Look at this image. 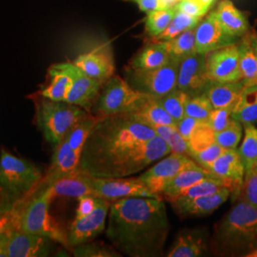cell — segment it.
<instances>
[{"label":"cell","instance_id":"1","mask_svg":"<svg viewBox=\"0 0 257 257\" xmlns=\"http://www.w3.org/2000/svg\"><path fill=\"white\" fill-rule=\"evenodd\" d=\"M172 151L156 132L132 112L100 117L87 139L78 170L100 178L127 177Z\"/></svg>","mask_w":257,"mask_h":257},{"label":"cell","instance_id":"2","mask_svg":"<svg viewBox=\"0 0 257 257\" xmlns=\"http://www.w3.org/2000/svg\"><path fill=\"white\" fill-rule=\"evenodd\" d=\"M170 230L163 198L130 197L110 203L106 236L120 253L162 256Z\"/></svg>","mask_w":257,"mask_h":257},{"label":"cell","instance_id":"3","mask_svg":"<svg viewBox=\"0 0 257 257\" xmlns=\"http://www.w3.org/2000/svg\"><path fill=\"white\" fill-rule=\"evenodd\" d=\"M257 248V207L237 199L213 228L211 251L219 256H247Z\"/></svg>","mask_w":257,"mask_h":257},{"label":"cell","instance_id":"4","mask_svg":"<svg viewBox=\"0 0 257 257\" xmlns=\"http://www.w3.org/2000/svg\"><path fill=\"white\" fill-rule=\"evenodd\" d=\"M54 198L50 187L37 189L27 194L20 218V230L35 233L59 243L65 248H72L68 231L50 214L49 207Z\"/></svg>","mask_w":257,"mask_h":257},{"label":"cell","instance_id":"5","mask_svg":"<svg viewBox=\"0 0 257 257\" xmlns=\"http://www.w3.org/2000/svg\"><path fill=\"white\" fill-rule=\"evenodd\" d=\"M39 96L35 99L37 126L44 138L55 145L63 140L80 120L91 113L71 103L54 101L40 94Z\"/></svg>","mask_w":257,"mask_h":257},{"label":"cell","instance_id":"6","mask_svg":"<svg viewBox=\"0 0 257 257\" xmlns=\"http://www.w3.org/2000/svg\"><path fill=\"white\" fill-rule=\"evenodd\" d=\"M151 96L134 89L126 79L112 75L103 83L99 95L92 106L94 115L104 117L139 110Z\"/></svg>","mask_w":257,"mask_h":257},{"label":"cell","instance_id":"7","mask_svg":"<svg viewBox=\"0 0 257 257\" xmlns=\"http://www.w3.org/2000/svg\"><path fill=\"white\" fill-rule=\"evenodd\" d=\"M180 61L175 59L153 70L126 69V80L137 91L153 97H161L177 89V73Z\"/></svg>","mask_w":257,"mask_h":257},{"label":"cell","instance_id":"8","mask_svg":"<svg viewBox=\"0 0 257 257\" xmlns=\"http://www.w3.org/2000/svg\"><path fill=\"white\" fill-rule=\"evenodd\" d=\"M42 178L41 171L34 163L1 151L0 180L20 196L34 192Z\"/></svg>","mask_w":257,"mask_h":257},{"label":"cell","instance_id":"9","mask_svg":"<svg viewBox=\"0 0 257 257\" xmlns=\"http://www.w3.org/2000/svg\"><path fill=\"white\" fill-rule=\"evenodd\" d=\"M93 195L113 202L130 197H151L161 199L162 196L153 193L139 177L100 178L92 176Z\"/></svg>","mask_w":257,"mask_h":257},{"label":"cell","instance_id":"10","mask_svg":"<svg viewBox=\"0 0 257 257\" xmlns=\"http://www.w3.org/2000/svg\"><path fill=\"white\" fill-rule=\"evenodd\" d=\"M197 165L190 156L171 153L154 163L138 177L153 192L161 195L167 184L185 169Z\"/></svg>","mask_w":257,"mask_h":257},{"label":"cell","instance_id":"11","mask_svg":"<svg viewBox=\"0 0 257 257\" xmlns=\"http://www.w3.org/2000/svg\"><path fill=\"white\" fill-rule=\"evenodd\" d=\"M211 83L206 70V55L193 53L180 61L177 89L189 96H196L207 92Z\"/></svg>","mask_w":257,"mask_h":257},{"label":"cell","instance_id":"12","mask_svg":"<svg viewBox=\"0 0 257 257\" xmlns=\"http://www.w3.org/2000/svg\"><path fill=\"white\" fill-rule=\"evenodd\" d=\"M237 43L206 55V70L212 82H236L242 80Z\"/></svg>","mask_w":257,"mask_h":257},{"label":"cell","instance_id":"13","mask_svg":"<svg viewBox=\"0 0 257 257\" xmlns=\"http://www.w3.org/2000/svg\"><path fill=\"white\" fill-rule=\"evenodd\" d=\"M110 203L97 197L96 207L90 214L80 219H74L68 230L71 248L89 242L104 231Z\"/></svg>","mask_w":257,"mask_h":257},{"label":"cell","instance_id":"14","mask_svg":"<svg viewBox=\"0 0 257 257\" xmlns=\"http://www.w3.org/2000/svg\"><path fill=\"white\" fill-rule=\"evenodd\" d=\"M230 191L233 201L238 199L245 178V167L236 150H225L208 169Z\"/></svg>","mask_w":257,"mask_h":257},{"label":"cell","instance_id":"15","mask_svg":"<svg viewBox=\"0 0 257 257\" xmlns=\"http://www.w3.org/2000/svg\"><path fill=\"white\" fill-rule=\"evenodd\" d=\"M238 37L228 34L215 18L213 12L203 18L195 28L196 52L207 55L215 50L236 44Z\"/></svg>","mask_w":257,"mask_h":257},{"label":"cell","instance_id":"16","mask_svg":"<svg viewBox=\"0 0 257 257\" xmlns=\"http://www.w3.org/2000/svg\"><path fill=\"white\" fill-rule=\"evenodd\" d=\"M66 66L72 77V87L66 102L79 106L91 112L92 106L99 95L103 83L83 73L74 63L66 62Z\"/></svg>","mask_w":257,"mask_h":257},{"label":"cell","instance_id":"17","mask_svg":"<svg viewBox=\"0 0 257 257\" xmlns=\"http://www.w3.org/2000/svg\"><path fill=\"white\" fill-rule=\"evenodd\" d=\"M51 240L24 230H11L7 240V257L48 256Z\"/></svg>","mask_w":257,"mask_h":257},{"label":"cell","instance_id":"18","mask_svg":"<svg viewBox=\"0 0 257 257\" xmlns=\"http://www.w3.org/2000/svg\"><path fill=\"white\" fill-rule=\"evenodd\" d=\"M211 238L205 228L184 229L179 231L169 250V257H198L209 255Z\"/></svg>","mask_w":257,"mask_h":257},{"label":"cell","instance_id":"19","mask_svg":"<svg viewBox=\"0 0 257 257\" xmlns=\"http://www.w3.org/2000/svg\"><path fill=\"white\" fill-rule=\"evenodd\" d=\"M74 64L83 73L99 82H106L114 74L112 54L108 48L96 49L79 55Z\"/></svg>","mask_w":257,"mask_h":257},{"label":"cell","instance_id":"20","mask_svg":"<svg viewBox=\"0 0 257 257\" xmlns=\"http://www.w3.org/2000/svg\"><path fill=\"white\" fill-rule=\"evenodd\" d=\"M230 197L228 188L221 189L216 193L200 196L186 201H171L170 204L174 211L181 217L205 216L216 211L222 204Z\"/></svg>","mask_w":257,"mask_h":257},{"label":"cell","instance_id":"21","mask_svg":"<svg viewBox=\"0 0 257 257\" xmlns=\"http://www.w3.org/2000/svg\"><path fill=\"white\" fill-rule=\"evenodd\" d=\"M213 14L221 27L233 37L241 38L250 30L247 14L237 9L230 0H222Z\"/></svg>","mask_w":257,"mask_h":257},{"label":"cell","instance_id":"22","mask_svg":"<svg viewBox=\"0 0 257 257\" xmlns=\"http://www.w3.org/2000/svg\"><path fill=\"white\" fill-rule=\"evenodd\" d=\"M71 87L72 77L66 63H58L49 68L46 83L38 93L54 101L66 102Z\"/></svg>","mask_w":257,"mask_h":257},{"label":"cell","instance_id":"23","mask_svg":"<svg viewBox=\"0 0 257 257\" xmlns=\"http://www.w3.org/2000/svg\"><path fill=\"white\" fill-rule=\"evenodd\" d=\"M171 56L165 41L148 39V42L131 60L128 68L135 70H153L169 63Z\"/></svg>","mask_w":257,"mask_h":257},{"label":"cell","instance_id":"24","mask_svg":"<svg viewBox=\"0 0 257 257\" xmlns=\"http://www.w3.org/2000/svg\"><path fill=\"white\" fill-rule=\"evenodd\" d=\"M53 196L76 198L84 195H93L92 176L77 170L72 175L57 179L50 186Z\"/></svg>","mask_w":257,"mask_h":257},{"label":"cell","instance_id":"25","mask_svg":"<svg viewBox=\"0 0 257 257\" xmlns=\"http://www.w3.org/2000/svg\"><path fill=\"white\" fill-rule=\"evenodd\" d=\"M210 177H215L210 171L204 169L201 166L195 165L187 168L175 176L166 185L161 193V196L167 201H171L183 192L184 190L193 186L201 180Z\"/></svg>","mask_w":257,"mask_h":257},{"label":"cell","instance_id":"26","mask_svg":"<svg viewBox=\"0 0 257 257\" xmlns=\"http://www.w3.org/2000/svg\"><path fill=\"white\" fill-rule=\"evenodd\" d=\"M244 88L245 85L242 80L236 82H212L205 94L213 109L234 107Z\"/></svg>","mask_w":257,"mask_h":257},{"label":"cell","instance_id":"27","mask_svg":"<svg viewBox=\"0 0 257 257\" xmlns=\"http://www.w3.org/2000/svg\"><path fill=\"white\" fill-rule=\"evenodd\" d=\"M231 117L241 124H254L257 122V85L245 87L235 103Z\"/></svg>","mask_w":257,"mask_h":257},{"label":"cell","instance_id":"28","mask_svg":"<svg viewBox=\"0 0 257 257\" xmlns=\"http://www.w3.org/2000/svg\"><path fill=\"white\" fill-rule=\"evenodd\" d=\"M237 45L242 82L245 87L255 86L257 85V57L250 44L248 33L239 39Z\"/></svg>","mask_w":257,"mask_h":257},{"label":"cell","instance_id":"29","mask_svg":"<svg viewBox=\"0 0 257 257\" xmlns=\"http://www.w3.org/2000/svg\"><path fill=\"white\" fill-rule=\"evenodd\" d=\"M132 113L136 118L151 128L156 126L176 127L175 120L164 110L156 97L153 96H151L139 110Z\"/></svg>","mask_w":257,"mask_h":257},{"label":"cell","instance_id":"30","mask_svg":"<svg viewBox=\"0 0 257 257\" xmlns=\"http://www.w3.org/2000/svg\"><path fill=\"white\" fill-rule=\"evenodd\" d=\"M237 152L246 172L255 168L257 164V128L254 124L244 125V138Z\"/></svg>","mask_w":257,"mask_h":257},{"label":"cell","instance_id":"31","mask_svg":"<svg viewBox=\"0 0 257 257\" xmlns=\"http://www.w3.org/2000/svg\"><path fill=\"white\" fill-rule=\"evenodd\" d=\"M165 43L171 58L181 61L186 56L197 53L195 48V28L185 31L174 39L165 41Z\"/></svg>","mask_w":257,"mask_h":257},{"label":"cell","instance_id":"32","mask_svg":"<svg viewBox=\"0 0 257 257\" xmlns=\"http://www.w3.org/2000/svg\"><path fill=\"white\" fill-rule=\"evenodd\" d=\"M99 119V116L92 115L90 113L88 116L80 120L66 136L70 147L78 155L81 156L84 145L89 138L92 128Z\"/></svg>","mask_w":257,"mask_h":257},{"label":"cell","instance_id":"33","mask_svg":"<svg viewBox=\"0 0 257 257\" xmlns=\"http://www.w3.org/2000/svg\"><path fill=\"white\" fill-rule=\"evenodd\" d=\"M177 12L176 6L169 9L155 10L147 13L145 33L148 39H154L161 35L172 22Z\"/></svg>","mask_w":257,"mask_h":257},{"label":"cell","instance_id":"34","mask_svg":"<svg viewBox=\"0 0 257 257\" xmlns=\"http://www.w3.org/2000/svg\"><path fill=\"white\" fill-rule=\"evenodd\" d=\"M201 18H195L189 16L187 14H184L182 12L177 11L175 14L172 22L169 24V26L166 28L165 31L159 35L158 37L151 39V40H157V41H169L174 39L175 37L179 36L185 31L194 29L199 24L201 21Z\"/></svg>","mask_w":257,"mask_h":257},{"label":"cell","instance_id":"35","mask_svg":"<svg viewBox=\"0 0 257 257\" xmlns=\"http://www.w3.org/2000/svg\"><path fill=\"white\" fill-rule=\"evenodd\" d=\"M227 188L220 179L216 177H210L201 180L197 183L193 184V186L189 187L188 189L184 190L183 192L179 193L175 199L171 201H186L191 200L200 196L208 195L211 193H216L220 191L221 189ZM169 201V202H171Z\"/></svg>","mask_w":257,"mask_h":257},{"label":"cell","instance_id":"36","mask_svg":"<svg viewBox=\"0 0 257 257\" xmlns=\"http://www.w3.org/2000/svg\"><path fill=\"white\" fill-rule=\"evenodd\" d=\"M156 136L162 138L172 153L180 154L191 157V150L188 141L180 135L176 127L174 126H156L153 127ZM192 158V157H191Z\"/></svg>","mask_w":257,"mask_h":257},{"label":"cell","instance_id":"37","mask_svg":"<svg viewBox=\"0 0 257 257\" xmlns=\"http://www.w3.org/2000/svg\"><path fill=\"white\" fill-rule=\"evenodd\" d=\"M188 97V94L179 89H175L156 99L176 123L185 116V104Z\"/></svg>","mask_w":257,"mask_h":257},{"label":"cell","instance_id":"38","mask_svg":"<svg viewBox=\"0 0 257 257\" xmlns=\"http://www.w3.org/2000/svg\"><path fill=\"white\" fill-rule=\"evenodd\" d=\"M243 124L232 118L227 128L214 134L215 143L225 150H236L243 137Z\"/></svg>","mask_w":257,"mask_h":257},{"label":"cell","instance_id":"39","mask_svg":"<svg viewBox=\"0 0 257 257\" xmlns=\"http://www.w3.org/2000/svg\"><path fill=\"white\" fill-rule=\"evenodd\" d=\"M212 110L211 102L205 93L189 96L185 104V115L202 122H207Z\"/></svg>","mask_w":257,"mask_h":257},{"label":"cell","instance_id":"40","mask_svg":"<svg viewBox=\"0 0 257 257\" xmlns=\"http://www.w3.org/2000/svg\"><path fill=\"white\" fill-rule=\"evenodd\" d=\"M74 256L77 257H119V251L98 242H86L73 248Z\"/></svg>","mask_w":257,"mask_h":257},{"label":"cell","instance_id":"41","mask_svg":"<svg viewBox=\"0 0 257 257\" xmlns=\"http://www.w3.org/2000/svg\"><path fill=\"white\" fill-rule=\"evenodd\" d=\"M214 134L215 133L211 130L207 122H201L193 132L192 137L188 140L190 150H191V157H192V154L194 152L200 151L204 148L208 147L211 144L215 143Z\"/></svg>","mask_w":257,"mask_h":257},{"label":"cell","instance_id":"42","mask_svg":"<svg viewBox=\"0 0 257 257\" xmlns=\"http://www.w3.org/2000/svg\"><path fill=\"white\" fill-rule=\"evenodd\" d=\"M27 200L26 196H23L21 201L12 211L0 213V235L7 233L11 230H20V218L23 207Z\"/></svg>","mask_w":257,"mask_h":257},{"label":"cell","instance_id":"43","mask_svg":"<svg viewBox=\"0 0 257 257\" xmlns=\"http://www.w3.org/2000/svg\"><path fill=\"white\" fill-rule=\"evenodd\" d=\"M238 199L257 207V169L252 168L245 174Z\"/></svg>","mask_w":257,"mask_h":257},{"label":"cell","instance_id":"44","mask_svg":"<svg viewBox=\"0 0 257 257\" xmlns=\"http://www.w3.org/2000/svg\"><path fill=\"white\" fill-rule=\"evenodd\" d=\"M224 151H225V149L220 147L216 143H213L200 151L193 153L192 158L198 165L208 170L210 168V166L222 155V153Z\"/></svg>","mask_w":257,"mask_h":257},{"label":"cell","instance_id":"45","mask_svg":"<svg viewBox=\"0 0 257 257\" xmlns=\"http://www.w3.org/2000/svg\"><path fill=\"white\" fill-rule=\"evenodd\" d=\"M232 109L233 107H226L211 110V114L207 120V123L214 133L221 132L222 130L227 128L230 125L232 120Z\"/></svg>","mask_w":257,"mask_h":257},{"label":"cell","instance_id":"46","mask_svg":"<svg viewBox=\"0 0 257 257\" xmlns=\"http://www.w3.org/2000/svg\"><path fill=\"white\" fill-rule=\"evenodd\" d=\"M22 196L14 192L0 180V213L12 211L21 201Z\"/></svg>","mask_w":257,"mask_h":257},{"label":"cell","instance_id":"47","mask_svg":"<svg viewBox=\"0 0 257 257\" xmlns=\"http://www.w3.org/2000/svg\"><path fill=\"white\" fill-rule=\"evenodd\" d=\"M177 11L182 12L189 16L203 19L209 10L206 9L199 0H180L176 4Z\"/></svg>","mask_w":257,"mask_h":257},{"label":"cell","instance_id":"48","mask_svg":"<svg viewBox=\"0 0 257 257\" xmlns=\"http://www.w3.org/2000/svg\"><path fill=\"white\" fill-rule=\"evenodd\" d=\"M78 207L75 212L74 219H80L90 214L96 207L97 197L94 195H84L78 199Z\"/></svg>","mask_w":257,"mask_h":257},{"label":"cell","instance_id":"49","mask_svg":"<svg viewBox=\"0 0 257 257\" xmlns=\"http://www.w3.org/2000/svg\"><path fill=\"white\" fill-rule=\"evenodd\" d=\"M202 121L194 119L193 117L185 115L183 118L176 122V128L180 133V135L183 137L187 141L190 139L195 131V128L198 127V125Z\"/></svg>","mask_w":257,"mask_h":257},{"label":"cell","instance_id":"50","mask_svg":"<svg viewBox=\"0 0 257 257\" xmlns=\"http://www.w3.org/2000/svg\"><path fill=\"white\" fill-rule=\"evenodd\" d=\"M136 3L138 8L144 13H150L155 10L164 9L161 0H125Z\"/></svg>","mask_w":257,"mask_h":257},{"label":"cell","instance_id":"51","mask_svg":"<svg viewBox=\"0 0 257 257\" xmlns=\"http://www.w3.org/2000/svg\"><path fill=\"white\" fill-rule=\"evenodd\" d=\"M7 240L8 232L0 235V257H7Z\"/></svg>","mask_w":257,"mask_h":257},{"label":"cell","instance_id":"52","mask_svg":"<svg viewBox=\"0 0 257 257\" xmlns=\"http://www.w3.org/2000/svg\"><path fill=\"white\" fill-rule=\"evenodd\" d=\"M248 36H249V40H250V44L254 51V54L257 57V31L254 29H250L248 32Z\"/></svg>","mask_w":257,"mask_h":257},{"label":"cell","instance_id":"53","mask_svg":"<svg viewBox=\"0 0 257 257\" xmlns=\"http://www.w3.org/2000/svg\"><path fill=\"white\" fill-rule=\"evenodd\" d=\"M179 1L180 0H161L164 9H169V8L175 7Z\"/></svg>","mask_w":257,"mask_h":257},{"label":"cell","instance_id":"54","mask_svg":"<svg viewBox=\"0 0 257 257\" xmlns=\"http://www.w3.org/2000/svg\"><path fill=\"white\" fill-rule=\"evenodd\" d=\"M199 1H200V3L202 4L203 6L208 10L211 9V6L215 2V0H199Z\"/></svg>","mask_w":257,"mask_h":257},{"label":"cell","instance_id":"55","mask_svg":"<svg viewBox=\"0 0 257 257\" xmlns=\"http://www.w3.org/2000/svg\"><path fill=\"white\" fill-rule=\"evenodd\" d=\"M246 257H257V248L255 250H253V251H251V252H249L248 255Z\"/></svg>","mask_w":257,"mask_h":257},{"label":"cell","instance_id":"56","mask_svg":"<svg viewBox=\"0 0 257 257\" xmlns=\"http://www.w3.org/2000/svg\"><path fill=\"white\" fill-rule=\"evenodd\" d=\"M255 168H256V169H257V164H256V166H255Z\"/></svg>","mask_w":257,"mask_h":257}]
</instances>
